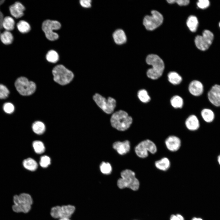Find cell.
<instances>
[{"mask_svg":"<svg viewBox=\"0 0 220 220\" xmlns=\"http://www.w3.org/2000/svg\"><path fill=\"white\" fill-rule=\"evenodd\" d=\"M155 167L159 170L166 171L170 168L171 165L169 159L166 157H163L156 161L154 163Z\"/></svg>","mask_w":220,"mask_h":220,"instance_id":"d6986e66","label":"cell"},{"mask_svg":"<svg viewBox=\"0 0 220 220\" xmlns=\"http://www.w3.org/2000/svg\"><path fill=\"white\" fill-rule=\"evenodd\" d=\"M93 99L97 105L105 112L110 114L114 111L116 106L115 100L111 97L107 99L98 94H96Z\"/></svg>","mask_w":220,"mask_h":220,"instance_id":"9c48e42d","label":"cell"},{"mask_svg":"<svg viewBox=\"0 0 220 220\" xmlns=\"http://www.w3.org/2000/svg\"><path fill=\"white\" fill-rule=\"evenodd\" d=\"M52 74L54 80L62 85L67 84L70 82L74 76L72 71L61 64L55 66L52 70Z\"/></svg>","mask_w":220,"mask_h":220,"instance_id":"5b68a950","label":"cell"},{"mask_svg":"<svg viewBox=\"0 0 220 220\" xmlns=\"http://www.w3.org/2000/svg\"><path fill=\"white\" fill-rule=\"evenodd\" d=\"M33 147L35 152L38 154H40L45 151V147L43 143L39 141H35L32 144Z\"/></svg>","mask_w":220,"mask_h":220,"instance_id":"1f68e13d","label":"cell"},{"mask_svg":"<svg viewBox=\"0 0 220 220\" xmlns=\"http://www.w3.org/2000/svg\"><path fill=\"white\" fill-rule=\"evenodd\" d=\"M185 124L187 128L191 131L198 130L200 127L199 120L197 117L193 115L190 116L187 118Z\"/></svg>","mask_w":220,"mask_h":220,"instance_id":"ac0fdd59","label":"cell"},{"mask_svg":"<svg viewBox=\"0 0 220 220\" xmlns=\"http://www.w3.org/2000/svg\"><path fill=\"white\" fill-rule=\"evenodd\" d=\"M13 201L14 204L12 209L17 213H28L30 210L33 204V200L31 195L25 193L14 196Z\"/></svg>","mask_w":220,"mask_h":220,"instance_id":"277c9868","label":"cell"},{"mask_svg":"<svg viewBox=\"0 0 220 220\" xmlns=\"http://www.w3.org/2000/svg\"><path fill=\"white\" fill-rule=\"evenodd\" d=\"M50 163L51 160L48 156H44L41 157L39 163L41 167L46 168L50 164Z\"/></svg>","mask_w":220,"mask_h":220,"instance_id":"836d02e7","label":"cell"},{"mask_svg":"<svg viewBox=\"0 0 220 220\" xmlns=\"http://www.w3.org/2000/svg\"><path fill=\"white\" fill-rule=\"evenodd\" d=\"M3 109L4 112L8 114L12 113L14 110V107L13 105L11 103L7 102L4 104L3 106Z\"/></svg>","mask_w":220,"mask_h":220,"instance_id":"d590c367","label":"cell"},{"mask_svg":"<svg viewBox=\"0 0 220 220\" xmlns=\"http://www.w3.org/2000/svg\"><path fill=\"white\" fill-rule=\"evenodd\" d=\"M147 63L152 66L147 72L148 78L156 80L162 75L164 69V64L163 60L158 55L151 54L148 55L146 59Z\"/></svg>","mask_w":220,"mask_h":220,"instance_id":"6da1fadb","label":"cell"},{"mask_svg":"<svg viewBox=\"0 0 220 220\" xmlns=\"http://www.w3.org/2000/svg\"><path fill=\"white\" fill-rule=\"evenodd\" d=\"M170 103L174 108H181L183 105V100L180 96L175 95L171 98Z\"/></svg>","mask_w":220,"mask_h":220,"instance_id":"f1b7e54d","label":"cell"},{"mask_svg":"<svg viewBox=\"0 0 220 220\" xmlns=\"http://www.w3.org/2000/svg\"><path fill=\"white\" fill-rule=\"evenodd\" d=\"M25 10L24 6L20 2H16L9 7V10L11 15L17 19L22 16L24 11Z\"/></svg>","mask_w":220,"mask_h":220,"instance_id":"2e32d148","label":"cell"},{"mask_svg":"<svg viewBox=\"0 0 220 220\" xmlns=\"http://www.w3.org/2000/svg\"><path fill=\"white\" fill-rule=\"evenodd\" d=\"M191 220H203L201 218L194 217Z\"/></svg>","mask_w":220,"mask_h":220,"instance_id":"b9f144b4","label":"cell"},{"mask_svg":"<svg viewBox=\"0 0 220 220\" xmlns=\"http://www.w3.org/2000/svg\"><path fill=\"white\" fill-rule=\"evenodd\" d=\"M189 90L192 95L196 96L201 95L204 91V86L202 83L199 81L194 80L189 84Z\"/></svg>","mask_w":220,"mask_h":220,"instance_id":"e0dca14e","label":"cell"},{"mask_svg":"<svg viewBox=\"0 0 220 220\" xmlns=\"http://www.w3.org/2000/svg\"><path fill=\"white\" fill-rule=\"evenodd\" d=\"M91 1L90 0H81L79 3L81 5L85 8H89L91 6Z\"/></svg>","mask_w":220,"mask_h":220,"instance_id":"f35d334b","label":"cell"},{"mask_svg":"<svg viewBox=\"0 0 220 220\" xmlns=\"http://www.w3.org/2000/svg\"><path fill=\"white\" fill-rule=\"evenodd\" d=\"M214 38L213 33L209 30H205L202 35H198L196 37L194 42L198 49L205 51L208 49L212 44Z\"/></svg>","mask_w":220,"mask_h":220,"instance_id":"8fae6325","label":"cell"},{"mask_svg":"<svg viewBox=\"0 0 220 220\" xmlns=\"http://www.w3.org/2000/svg\"><path fill=\"white\" fill-rule=\"evenodd\" d=\"M152 15H147L143 19V24L146 29L149 31L154 30L162 23L163 17L159 12L153 10L151 12Z\"/></svg>","mask_w":220,"mask_h":220,"instance_id":"30bf717a","label":"cell"},{"mask_svg":"<svg viewBox=\"0 0 220 220\" xmlns=\"http://www.w3.org/2000/svg\"><path fill=\"white\" fill-rule=\"evenodd\" d=\"M15 87L19 93L23 96H28L33 94L36 90V85L32 81H29L26 77L18 78L15 83Z\"/></svg>","mask_w":220,"mask_h":220,"instance_id":"52a82bcc","label":"cell"},{"mask_svg":"<svg viewBox=\"0 0 220 220\" xmlns=\"http://www.w3.org/2000/svg\"><path fill=\"white\" fill-rule=\"evenodd\" d=\"M210 2L208 0H199L197 3L198 7L202 9H205L209 6Z\"/></svg>","mask_w":220,"mask_h":220,"instance_id":"8d00e7d4","label":"cell"},{"mask_svg":"<svg viewBox=\"0 0 220 220\" xmlns=\"http://www.w3.org/2000/svg\"><path fill=\"white\" fill-rule=\"evenodd\" d=\"M100 168L101 172L105 174H110L112 171V167L111 164L108 162H102L100 164Z\"/></svg>","mask_w":220,"mask_h":220,"instance_id":"d6a6232c","label":"cell"},{"mask_svg":"<svg viewBox=\"0 0 220 220\" xmlns=\"http://www.w3.org/2000/svg\"><path fill=\"white\" fill-rule=\"evenodd\" d=\"M0 39L3 44L6 45H9L12 43L13 37L10 31L6 30L1 33Z\"/></svg>","mask_w":220,"mask_h":220,"instance_id":"603a6c76","label":"cell"},{"mask_svg":"<svg viewBox=\"0 0 220 220\" xmlns=\"http://www.w3.org/2000/svg\"><path fill=\"white\" fill-rule=\"evenodd\" d=\"M19 31L22 33H26L29 31L31 27L29 23L24 20H21L16 24Z\"/></svg>","mask_w":220,"mask_h":220,"instance_id":"83f0119b","label":"cell"},{"mask_svg":"<svg viewBox=\"0 0 220 220\" xmlns=\"http://www.w3.org/2000/svg\"><path fill=\"white\" fill-rule=\"evenodd\" d=\"M4 0H1L0 1V6L4 3ZM3 18V15L0 10V27L1 29L3 28L2 26V23Z\"/></svg>","mask_w":220,"mask_h":220,"instance_id":"60d3db41","label":"cell"},{"mask_svg":"<svg viewBox=\"0 0 220 220\" xmlns=\"http://www.w3.org/2000/svg\"><path fill=\"white\" fill-rule=\"evenodd\" d=\"M201 115L203 119L206 122H212L215 118V114L209 108H204L201 112Z\"/></svg>","mask_w":220,"mask_h":220,"instance_id":"484cf974","label":"cell"},{"mask_svg":"<svg viewBox=\"0 0 220 220\" xmlns=\"http://www.w3.org/2000/svg\"><path fill=\"white\" fill-rule=\"evenodd\" d=\"M9 93V90L5 86L0 84V99L6 98L8 97Z\"/></svg>","mask_w":220,"mask_h":220,"instance_id":"e575fe53","label":"cell"},{"mask_svg":"<svg viewBox=\"0 0 220 220\" xmlns=\"http://www.w3.org/2000/svg\"><path fill=\"white\" fill-rule=\"evenodd\" d=\"M138 96L139 100L142 102L146 103L149 102L151 98L147 91L145 89L139 90L138 93Z\"/></svg>","mask_w":220,"mask_h":220,"instance_id":"4dcf8cb0","label":"cell"},{"mask_svg":"<svg viewBox=\"0 0 220 220\" xmlns=\"http://www.w3.org/2000/svg\"><path fill=\"white\" fill-rule=\"evenodd\" d=\"M156 144L150 139L143 140L139 143L135 148L137 155L141 158H145L148 156L149 153L154 154L157 152Z\"/></svg>","mask_w":220,"mask_h":220,"instance_id":"8992f818","label":"cell"},{"mask_svg":"<svg viewBox=\"0 0 220 220\" xmlns=\"http://www.w3.org/2000/svg\"><path fill=\"white\" fill-rule=\"evenodd\" d=\"M113 37L115 42L119 45L125 43L127 41V37L124 31L121 29L116 30L113 34Z\"/></svg>","mask_w":220,"mask_h":220,"instance_id":"ffe728a7","label":"cell"},{"mask_svg":"<svg viewBox=\"0 0 220 220\" xmlns=\"http://www.w3.org/2000/svg\"><path fill=\"white\" fill-rule=\"evenodd\" d=\"M113 148L120 155H123L128 152L130 149L129 141L126 140L123 142L117 141L112 145Z\"/></svg>","mask_w":220,"mask_h":220,"instance_id":"9a60e30c","label":"cell"},{"mask_svg":"<svg viewBox=\"0 0 220 220\" xmlns=\"http://www.w3.org/2000/svg\"><path fill=\"white\" fill-rule=\"evenodd\" d=\"M170 220H185L183 216L179 214L172 215L170 217Z\"/></svg>","mask_w":220,"mask_h":220,"instance_id":"ab89813d","label":"cell"},{"mask_svg":"<svg viewBox=\"0 0 220 220\" xmlns=\"http://www.w3.org/2000/svg\"><path fill=\"white\" fill-rule=\"evenodd\" d=\"M165 144L168 150L171 152H175L181 148L182 142L178 137L174 135H171L166 139Z\"/></svg>","mask_w":220,"mask_h":220,"instance_id":"4fadbf2b","label":"cell"},{"mask_svg":"<svg viewBox=\"0 0 220 220\" xmlns=\"http://www.w3.org/2000/svg\"><path fill=\"white\" fill-rule=\"evenodd\" d=\"M75 209V207L71 205L57 206L51 208L50 214L54 218H70Z\"/></svg>","mask_w":220,"mask_h":220,"instance_id":"7c38bea8","label":"cell"},{"mask_svg":"<svg viewBox=\"0 0 220 220\" xmlns=\"http://www.w3.org/2000/svg\"><path fill=\"white\" fill-rule=\"evenodd\" d=\"M186 24L190 31L192 32H195L197 30L198 26L197 18L195 16H190L187 20Z\"/></svg>","mask_w":220,"mask_h":220,"instance_id":"cb8c5ba5","label":"cell"},{"mask_svg":"<svg viewBox=\"0 0 220 220\" xmlns=\"http://www.w3.org/2000/svg\"><path fill=\"white\" fill-rule=\"evenodd\" d=\"M167 77L168 81L174 85L179 84L182 80V77L178 73L175 72H171L169 73Z\"/></svg>","mask_w":220,"mask_h":220,"instance_id":"d4e9b609","label":"cell"},{"mask_svg":"<svg viewBox=\"0 0 220 220\" xmlns=\"http://www.w3.org/2000/svg\"><path fill=\"white\" fill-rule=\"evenodd\" d=\"M61 27L60 23L57 20H46L43 22L42 25V29L46 38L50 41H54L58 38V35L53 31L58 30Z\"/></svg>","mask_w":220,"mask_h":220,"instance_id":"ba28073f","label":"cell"},{"mask_svg":"<svg viewBox=\"0 0 220 220\" xmlns=\"http://www.w3.org/2000/svg\"><path fill=\"white\" fill-rule=\"evenodd\" d=\"M15 22L11 17L6 16L4 17L2 21V26L6 31H10L14 29Z\"/></svg>","mask_w":220,"mask_h":220,"instance_id":"44dd1931","label":"cell"},{"mask_svg":"<svg viewBox=\"0 0 220 220\" xmlns=\"http://www.w3.org/2000/svg\"><path fill=\"white\" fill-rule=\"evenodd\" d=\"M218 161L220 165V155L218 156Z\"/></svg>","mask_w":220,"mask_h":220,"instance_id":"ee69618b","label":"cell"},{"mask_svg":"<svg viewBox=\"0 0 220 220\" xmlns=\"http://www.w3.org/2000/svg\"><path fill=\"white\" fill-rule=\"evenodd\" d=\"M120 174L121 178L117 181V185L119 189L127 188L133 191L138 190L140 182L134 171L126 169L122 171Z\"/></svg>","mask_w":220,"mask_h":220,"instance_id":"7a4b0ae2","label":"cell"},{"mask_svg":"<svg viewBox=\"0 0 220 220\" xmlns=\"http://www.w3.org/2000/svg\"><path fill=\"white\" fill-rule=\"evenodd\" d=\"M207 96L209 101L212 105L220 107V85H213L208 91Z\"/></svg>","mask_w":220,"mask_h":220,"instance_id":"5bb4252c","label":"cell"},{"mask_svg":"<svg viewBox=\"0 0 220 220\" xmlns=\"http://www.w3.org/2000/svg\"><path fill=\"white\" fill-rule=\"evenodd\" d=\"M1 29L0 27V29ZM1 33L0 31V35Z\"/></svg>","mask_w":220,"mask_h":220,"instance_id":"bcb514c9","label":"cell"},{"mask_svg":"<svg viewBox=\"0 0 220 220\" xmlns=\"http://www.w3.org/2000/svg\"><path fill=\"white\" fill-rule=\"evenodd\" d=\"M110 122L113 127L118 130L124 131L130 127L132 122V119L126 112L119 110L112 114Z\"/></svg>","mask_w":220,"mask_h":220,"instance_id":"3957f363","label":"cell"},{"mask_svg":"<svg viewBox=\"0 0 220 220\" xmlns=\"http://www.w3.org/2000/svg\"><path fill=\"white\" fill-rule=\"evenodd\" d=\"M167 1L170 4L176 3L180 6H186L189 3V0H167Z\"/></svg>","mask_w":220,"mask_h":220,"instance_id":"74e56055","label":"cell"},{"mask_svg":"<svg viewBox=\"0 0 220 220\" xmlns=\"http://www.w3.org/2000/svg\"><path fill=\"white\" fill-rule=\"evenodd\" d=\"M46 58L49 62L55 63L58 61L59 57L57 52L54 50H51L49 51L46 54Z\"/></svg>","mask_w":220,"mask_h":220,"instance_id":"f546056e","label":"cell"},{"mask_svg":"<svg viewBox=\"0 0 220 220\" xmlns=\"http://www.w3.org/2000/svg\"><path fill=\"white\" fill-rule=\"evenodd\" d=\"M58 220H71L70 218H60Z\"/></svg>","mask_w":220,"mask_h":220,"instance_id":"7bdbcfd3","label":"cell"},{"mask_svg":"<svg viewBox=\"0 0 220 220\" xmlns=\"http://www.w3.org/2000/svg\"><path fill=\"white\" fill-rule=\"evenodd\" d=\"M32 129L34 132L36 134H41L45 132L46 127L44 123L39 121H37L33 124Z\"/></svg>","mask_w":220,"mask_h":220,"instance_id":"4316f807","label":"cell"},{"mask_svg":"<svg viewBox=\"0 0 220 220\" xmlns=\"http://www.w3.org/2000/svg\"><path fill=\"white\" fill-rule=\"evenodd\" d=\"M219 27L220 28V22H219Z\"/></svg>","mask_w":220,"mask_h":220,"instance_id":"f6af8a7d","label":"cell"},{"mask_svg":"<svg viewBox=\"0 0 220 220\" xmlns=\"http://www.w3.org/2000/svg\"><path fill=\"white\" fill-rule=\"evenodd\" d=\"M22 164L25 168L31 171L35 170L38 167V164L36 161L30 158L24 160L23 161Z\"/></svg>","mask_w":220,"mask_h":220,"instance_id":"7402d4cb","label":"cell"}]
</instances>
